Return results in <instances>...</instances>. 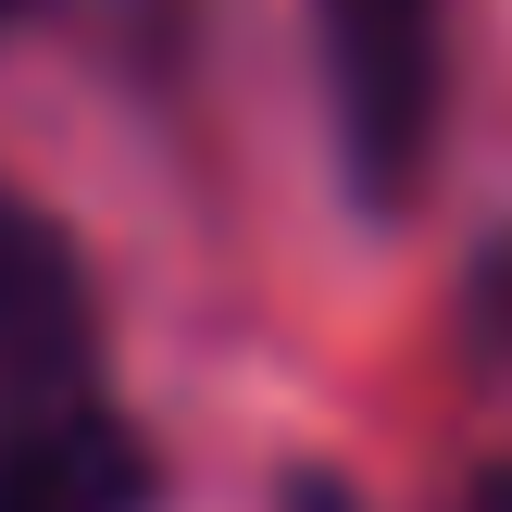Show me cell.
<instances>
[{
    "mask_svg": "<svg viewBox=\"0 0 512 512\" xmlns=\"http://www.w3.org/2000/svg\"><path fill=\"white\" fill-rule=\"evenodd\" d=\"M313 38H325V113H338V163L350 188L388 213L413 200L425 150H438V0H313Z\"/></svg>",
    "mask_w": 512,
    "mask_h": 512,
    "instance_id": "6da1fadb",
    "label": "cell"
},
{
    "mask_svg": "<svg viewBox=\"0 0 512 512\" xmlns=\"http://www.w3.org/2000/svg\"><path fill=\"white\" fill-rule=\"evenodd\" d=\"M150 438L125 413H100L88 388L25 400L0 425V512H150Z\"/></svg>",
    "mask_w": 512,
    "mask_h": 512,
    "instance_id": "7a4b0ae2",
    "label": "cell"
},
{
    "mask_svg": "<svg viewBox=\"0 0 512 512\" xmlns=\"http://www.w3.org/2000/svg\"><path fill=\"white\" fill-rule=\"evenodd\" d=\"M88 363V288H75V250L38 200L0 188V413L25 400H63Z\"/></svg>",
    "mask_w": 512,
    "mask_h": 512,
    "instance_id": "3957f363",
    "label": "cell"
},
{
    "mask_svg": "<svg viewBox=\"0 0 512 512\" xmlns=\"http://www.w3.org/2000/svg\"><path fill=\"white\" fill-rule=\"evenodd\" d=\"M463 338L488 350L512 375V238H488V263H475V300H463Z\"/></svg>",
    "mask_w": 512,
    "mask_h": 512,
    "instance_id": "277c9868",
    "label": "cell"
},
{
    "mask_svg": "<svg viewBox=\"0 0 512 512\" xmlns=\"http://www.w3.org/2000/svg\"><path fill=\"white\" fill-rule=\"evenodd\" d=\"M463 512H512V463H500V475H475V488H463Z\"/></svg>",
    "mask_w": 512,
    "mask_h": 512,
    "instance_id": "5b68a950",
    "label": "cell"
},
{
    "mask_svg": "<svg viewBox=\"0 0 512 512\" xmlns=\"http://www.w3.org/2000/svg\"><path fill=\"white\" fill-rule=\"evenodd\" d=\"M0 13H13V0H0Z\"/></svg>",
    "mask_w": 512,
    "mask_h": 512,
    "instance_id": "8992f818",
    "label": "cell"
}]
</instances>
